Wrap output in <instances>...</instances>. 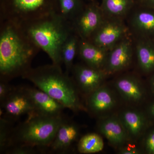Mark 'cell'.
Instances as JSON below:
<instances>
[{"label":"cell","instance_id":"cell-15","mask_svg":"<svg viewBox=\"0 0 154 154\" xmlns=\"http://www.w3.org/2000/svg\"><path fill=\"white\" fill-rule=\"evenodd\" d=\"M115 104V99L112 94L104 87L100 86L88 95V108L94 113H101L110 110Z\"/></svg>","mask_w":154,"mask_h":154},{"label":"cell","instance_id":"cell-4","mask_svg":"<svg viewBox=\"0 0 154 154\" xmlns=\"http://www.w3.org/2000/svg\"><path fill=\"white\" fill-rule=\"evenodd\" d=\"M65 118L63 115L47 116L35 111L29 113L25 121L13 128L7 149L18 145L48 148Z\"/></svg>","mask_w":154,"mask_h":154},{"label":"cell","instance_id":"cell-8","mask_svg":"<svg viewBox=\"0 0 154 154\" xmlns=\"http://www.w3.org/2000/svg\"><path fill=\"white\" fill-rule=\"evenodd\" d=\"M6 117L12 120L35 111V107L26 86L14 87L5 100L1 104Z\"/></svg>","mask_w":154,"mask_h":154},{"label":"cell","instance_id":"cell-22","mask_svg":"<svg viewBox=\"0 0 154 154\" xmlns=\"http://www.w3.org/2000/svg\"><path fill=\"white\" fill-rule=\"evenodd\" d=\"M104 146L103 139L99 135L89 133L80 139L78 144V150L80 153H95L102 151Z\"/></svg>","mask_w":154,"mask_h":154},{"label":"cell","instance_id":"cell-19","mask_svg":"<svg viewBox=\"0 0 154 154\" xmlns=\"http://www.w3.org/2000/svg\"><path fill=\"white\" fill-rule=\"evenodd\" d=\"M133 5V0H102L100 7L106 18L122 19Z\"/></svg>","mask_w":154,"mask_h":154},{"label":"cell","instance_id":"cell-21","mask_svg":"<svg viewBox=\"0 0 154 154\" xmlns=\"http://www.w3.org/2000/svg\"><path fill=\"white\" fill-rule=\"evenodd\" d=\"M121 121L127 131L135 136L140 134L145 124L143 116L133 110H128L122 113Z\"/></svg>","mask_w":154,"mask_h":154},{"label":"cell","instance_id":"cell-32","mask_svg":"<svg viewBox=\"0 0 154 154\" xmlns=\"http://www.w3.org/2000/svg\"><path fill=\"white\" fill-rule=\"evenodd\" d=\"M91 1H93V0H91Z\"/></svg>","mask_w":154,"mask_h":154},{"label":"cell","instance_id":"cell-2","mask_svg":"<svg viewBox=\"0 0 154 154\" xmlns=\"http://www.w3.org/2000/svg\"><path fill=\"white\" fill-rule=\"evenodd\" d=\"M22 78L74 112L85 109L81 103L77 86L69 75L60 66L52 63L31 68Z\"/></svg>","mask_w":154,"mask_h":154},{"label":"cell","instance_id":"cell-17","mask_svg":"<svg viewBox=\"0 0 154 154\" xmlns=\"http://www.w3.org/2000/svg\"><path fill=\"white\" fill-rule=\"evenodd\" d=\"M138 63L146 73L154 71V42L150 38H141L136 46Z\"/></svg>","mask_w":154,"mask_h":154},{"label":"cell","instance_id":"cell-24","mask_svg":"<svg viewBox=\"0 0 154 154\" xmlns=\"http://www.w3.org/2000/svg\"><path fill=\"white\" fill-rule=\"evenodd\" d=\"M12 122L5 116H1L0 118V152H5L8 147L10 137L14 128Z\"/></svg>","mask_w":154,"mask_h":154},{"label":"cell","instance_id":"cell-12","mask_svg":"<svg viewBox=\"0 0 154 154\" xmlns=\"http://www.w3.org/2000/svg\"><path fill=\"white\" fill-rule=\"evenodd\" d=\"M79 134L78 127L65 118L49 147L50 152L56 153L67 152Z\"/></svg>","mask_w":154,"mask_h":154},{"label":"cell","instance_id":"cell-11","mask_svg":"<svg viewBox=\"0 0 154 154\" xmlns=\"http://www.w3.org/2000/svg\"><path fill=\"white\" fill-rule=\"evenodd\" d=\"M26 88L37 113L50 116L63 115L66 108L59 102L36 87L26 86Z\"/></svg>","mask_w":154,"mask_h":154},{"label":"cell","instance_id":"cell-13","mask_svg":"<svg viewBox=\"0 0 154 154\" xmlns=\"http://www.w3.org/2000/svg\"><path fill=\"white\" fill-rule=\"evenodd\" d=\"M109 50L93 44L88 40L80 39L78 54L88 66L104 69Z\"/></svg>","mask_w":154,"mask_h":154},{"label":"cell","instance_id":"cell-10","mask_svg":"<svg viewBox=\"0 0 154 154\" xmlns=\"http://www.w3.org/2000/svg\"><path fill=\"white\" fill-rule=\"evenodd\" d=\"M132 55V42L125 37L109 50L103 70L108 74L122 70L131 63Z\"/></svg>","mask_w":154,"mask_h":154},{"label":"cell","instance_id":"cell-18","mask_svg":"<svg viewBox=\"0 0 154 154\" xmlns=\"http://www.w3.org/2000/svg\"><path fill=\"white\" fill-rule=\"evenodd\" d=\"M116 87L125 99L128 101L138 102L143 98V88L138 80L134 77L120 78L116 82Z\"/></svg>","mask_w":154,"mask_h":154},{"label":"cell","instance_id":"cell-5","mask_svg":"<svg viewBox=\"0 0 154 154\" xmlns=\"http://www.w3.org/2000/svg\"><path fill=\"white\" fill-rule=\"evenodd\" d=\"M55 12L56 0H1L0 21L21 25Z\"/></svg>","mask_w":154,"mask_h":154},{"label":"cell","instance_id":"cell-14","mask_svg":"<svg viewBox=\"0 0 154 154\" xmlns=\"http://www.w3.org/2000/svg\"><path fill=\"white\" fill-rule=\"evenodd\" d=\"M100 132L114 145L124 143L127 137L126 130L122 122L115 118H109L103 120L99 125Z\"/></svg>","mask_w":154,"mask_h":154},{"label":"cell","instance_id":"cell-31","mask_svg":"<svg viewBox=\"0 0 154 154\" xmlns=\"http://www.w3.org/2000/svg\"><path fill=\"white\" fill-rule=\"evenodd\" d=\"M150 112L154 117V104H152L150 107Z\"/></svg>","mask_w":154,"mask_h":154},{"label":"cell","instance_id":"cell-20","mask_svg":"<svg viewBox=\"0 0 154 154\" xmlns=\"http://www.w3.org/2000/svg\"><path fill=\"white\" fill-rule=\"evenodd\" d=\"M81 38L74 31L68 36L63 45L61 51L62 62L65 68V72L69 75L74 64V60L78 53Z\"/></svg>","mask_w":154,"mask_h":154},{"label":"cell","instance_id":"cell-26","mask_svg":"<svg viewBox=\"0 0 154 154\" xmlns=\"http://www.w3.org/2000/svg\"><path fill=\"white\" fill-rule=\"evenodd\" d=\"M14 87L8 82L0 80V103L2 104L12 91Z\"/></svg>","mask_w":154,"mask_h":154},{"label":"cell","instance_id":"cell-23","mask_svg":"<svg viewBox=\"0 0 154 154\" xmlns=\"http://www.w3.org/2000/svg\"><path fill=\"white\" fill-rule=\"evenodd\" d=\"M57 12L65 19L72 22L84 6L80 0H56Z\"/></svg>","mask_w":154,"mask_h":154},{"label":"cell","instance_id":"cell-28","mask_svg":"<svg viewBox=\"0 0 154 154\" xmlns=\"http://www.w3.org/2000/svg\"><path fill=\"white\" fill-rule=\"evenodd\" d=\"M137 150L135 149H129L122 151L121 154H138Z\"/></svg>","mask_w":154,"mask_h":154},{"label":"cell","instance_id":"cell-27","mask_svg":"<svg viewBox=\"0 0 154 154\" xmlns=\"http://www.w3.org/2000/svg\"><path fill=\"white\" fill-rule=\"evenodd\" d=\"M146 143V148L149 153L154 154V131L147 137Z\"/></svg>","mask_w":154,"mask_h":154},{"label":"cell","instance_id":"cell-9","mask_svg":"<svg viewBox=\"0 0 154 154\" xmlns=\"http://www.w3.org/2000/svg\"><path fill=\"white\" fill-rule=\"evenodd\" d=\"M71 73L77 88L88 95L101 86L106 74L104 70L80 64H74Z\"/></svg>","mask_w":154,"mask_h":154},{"label":"cell","instance_id":"cell-6","mask_svg":"<svg viewBox=\"0 0 154 154\" xmlns=\"http://www.w3.org/2000/svg\"><path fill=\"white\" fill-rule=\"evenodd\" d=\"M127 30L122 19L105 17L102 24L88 41L110 50L126 37Z\"/></svg>","mask_w":154,"mask_h":154},{"label":"cell","instance_id":"cell-25","mask_svg":"<svg viewBox=\"0 0 154 154\" xmlns=\"http://www.w3.org/2000/svg\"><path fill=\"white\" fill-rule=\"evenodd\" d=\"M37 148L28 146H14L9 148L5 152L8 154H33L38 152Z\"/></svg>","mask_w":154,"mask_h":154},{"label":"cell","instance_id":"cell-3","mask_svg":"<svg viewBox=\"0 0 154 154\" xmlns=\"http://www.w3.org/2000/svg\"><path fill=\"white\" fill-rule=\"evenodd\" d=\"M19 25L30 39L47 54L52 63L61 66L62 47L74 32L71 22L55 12Z\"/></svg>","mask_w":154,"mask_h":154},{"label":"cell","instance_id":"cell-29","mask_svg":"<svg viewBox=\"0 0 154 154\" xmlns=\"http://www.w3.org/2000/svg\"><path fill=\"white\" fill-rule=\"evenodd\" d=\"M147 5L154 8V0H143Z\"/></svg>","mask_w":154,"mask_h":154},{"label":"cell","instance_id":"cell-7","mask_svg":"<svg viewBox=\"0 0 154 154\" xmlns=\"http://www.w3.org/2000/svg\"><path fill=\"white\" fill-rule=\"evenodd\" d=\"M101 7L95 4L84 7L72 21L74 31L83 40H89L105 19Z\"/></svg>","mask_w":154,"mask_h":154},{"label":"cell","instance_id":"cell-30","mask_svg":"<svg viewBox=\"0 0 154 154\" xmlns=\"http://www.w3.org/2000/svg\"><path fill=\"white\" fill-rule=\"evenodd\" d=\"M151 86L152 91L154 94V75L152 77L151 79Z\"/></svg>","mask_w":154,"mask_h":154},{"label":"cell","instance_id":"cell-16","mask_svg":"<svg viewBox=\"0 0 154 154\" xmlns=\"http://www.w3.org/2000/svg\"><path fill=\"white\" fill-rule=\"evenodd\" d=\"M131 27L141 38L154 36V12L147 10L137 11L131 19Z\"/></svg>","mask_w":154,"mask_h":154},{"label":"cell","instance_id":"cell-1","mask_svg":"<svg viewBox=\"0 0 154 154\" xmlns=\"http://www.w3.org/2000/svg\"><path fill=\"white\" fill-rule=\"evenodd\" d=\"M39 48L19 24L1 22L0 80L8 82L29 70Z\"/></svg>","mask_w":154,"mask_h":154}]
</instances>
